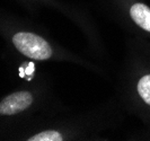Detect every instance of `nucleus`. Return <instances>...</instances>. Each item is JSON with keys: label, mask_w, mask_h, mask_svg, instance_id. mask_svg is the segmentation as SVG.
Wrapping results in <instances>:
<instances>
[{"label": "nucleus", "mask_w": 150, "mask_h": 141, "mask_svg": "<svg viewBox=\"0 0 150 141\" xmlns=\"http://www.w3.org/2000/svg\"><path fill=\"white\" fill-rule=\"evenodd\" d=\"M116 21L131 35L150 40V6L142 0H110Z\"/></svg>", "instance_id": "2"}, {"label": "nucleus", "mask_w": 150, "mask_h": 141, "mask_svg": "<svg viewBox=\"0 0 150 141\" xmlns=\"http://www.w3.org/2000/svg\"><path fill=\"white\" fill-rule=\"evenodd\" d=\"M11 43L24 57L36 61H49L58 55V49L45 36L34 30H17L11 36Z\"/></svg>", "instance_id": "3"}, {"label": "nucleus", "mask_w": 150, "mask_h": 141, "mask_svg": "<svg viewBox=\"0 0 150 141\" xmlns=\"http://www.w3.org/2000/svg\"><path fill=\"white\" fill-rule=\"evenodd\" d=\"M119 97L127 114L150 130V40L129 35L119 80Z\"/></svg>", "instance_id": "1"}, {"label": "nucleus", "mask_w": 150, "mask_h": 141, "mask_svg": "<svg viewBox=\"0 0 150 141\" xmlns=\"http://www.w3.org/2000/svg\"><path fill=\"white\" fill-rule=\"evenodd\" d=\"M36 94L30 90H18L6 96L0 102V115H17L30 111L36 104Z\"/></svg>", "instance_id": "4"}]
</instances>
